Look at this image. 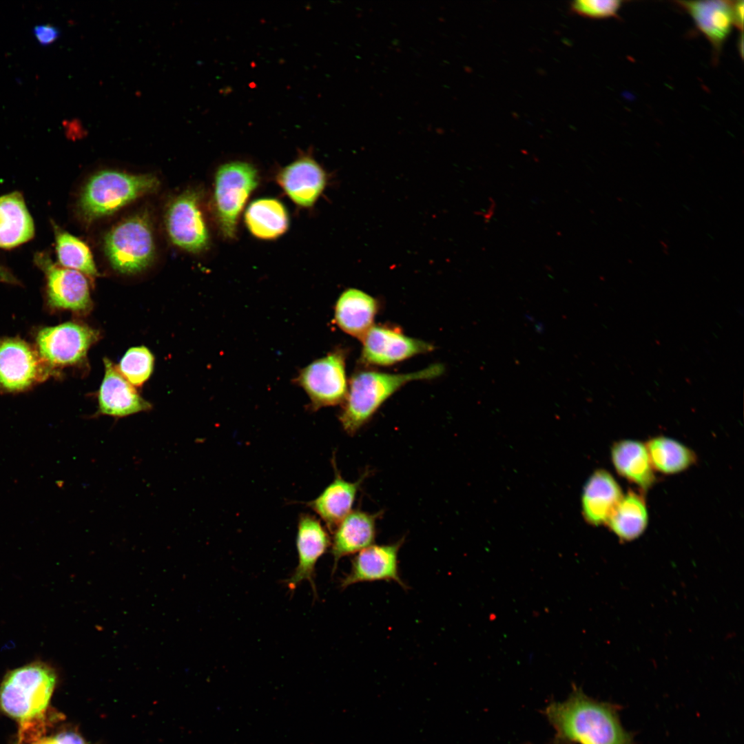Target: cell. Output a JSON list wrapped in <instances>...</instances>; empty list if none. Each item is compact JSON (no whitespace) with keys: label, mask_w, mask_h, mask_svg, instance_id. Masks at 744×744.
<instances>
[{"label":"cell","mask_w":744,"mask_h":744,"mask_svg":"<svg viewBox=\"0 0 744 744\" xmlns=\"http://www.w3.org/2000/svg\"><path fill=\"white\" fill-rule=\"evenodd\" d=\"M546 715L561 741L578 744H634L622 726L617 706L591 699L575 688L567 700L554 702Z\"/></svg>","instance_id":"obj_1"},{"label":"cell","mask_w":744,"mask_h":744,"mask_svg":"<svg viewBox=\"0 0 744 744\" xmlns=\"http://www.w3.org/2000/svg\"><path fill=\"white\" fill-rule=\"evenodd\" d=\"M53 668L34 661L8 672L0 685V711L23 729L44 716L56 683Z\"/></svg>","instance_id":"obj_3"},{"label":"cell","mask_w":744,"mask_h":744,"mask_svg":"<svg viewBox=\"0 0 744 744\" xmlns=\"http://www.w3.org/2000/svg\"><path fill=\"white\" fill-rule=\"evenodd\" d=\"M33 220L17 192L0 197V248L12 249L32 238Z\"/></svg>","instance_id":"obj_22"},{"label":"cell","mask_w":744,"mask_h":744,"mask_svg":"<svg viewBox=\"0 0 744 744\" xmlns=\"http://www.w3.org/2000/svg\"><path fill=\"white\" fill-rule=\"evenodd\" d=\"M50 369L29 344L19 338L0 339V389L16 393L45 379Z\"/></svg>","instance_id":"obj_10"},{"label":"cell","mask_w":744,"mask_h":744,"mask_svg":"<svg viewBox=\"0 0 744 744\" xmlns=\"http://www.w3.org/2000/svg\"><path fill=\"white\" fill-rule=\"evenodd\" d=\"M259 182L257 169L245 161H231L218 167L215 175L214 206L221 234L236 236L240 214Z\"/></svg>","instance_id":"obj_6"},{"label":"cell","mask_w":744,"mask_h":744,"mask_svg":"<svg viewBox=\"0 0 744 744\" xmlns=\"http://www.w3.org/2000/svg\"><path fill=\"white\" fill-rule=\"evenodd\" d=\"M296 544L298 565L286 581L287 586L292 592L302 581H307L316 596V567L320 558L331 546L328 531L315 516L302 514L298 519Z\"/></svg>","instance_id":"obj_12"},{"label":"cell","mask_w":744,"mask_h":744,"mask_svg":"<svg viewBox=\"0 0 744 744\" xmlns=\"http://www.w3.org/2000/svg\"><path fill=\"white\" fill-rule=\"evenodd\" d=\"M444 368L440 364L428 366L421 371L390 374L377 371H362L354 375L339 420L343 429L355 435L395 391L406 383L428 380L442 375Z\"/></svg>","instance_id":"obj_2"},{"label":"cell","mask_w":744,"mask_h":744,"mask_svg":"<svg viewBox=\"0 0 744 744\" xmlns=\"http://www.w3.org/2000/svg\"><path fill=\"white\" fill-rule=\"evenodd\" d=\"M153 364L154 357L147 348L134 347L122 358L118 371L132 385L140 386L149 377Z\"/></svg>","instance_id":"obj_28"},{"label":"cell","mask_w":744,"mask_h":744,"mask_svg":"<svg viewBox=\"0 0 744 744\" xmlns=\"http://www.w3.org/2000/svg\"><path fill=\"white\" fill-rule=\"evenodd\" d=\"M33 32L39 43L44 45L52 43L60 35L59 30L50 24L37 25Z\"/></svg>","instance_id":"obj_31"},{"label":"cell","mask_w":744,"mask_h":744,"mask_svg":"<svg viewBox=\"0 0 744 744\" xmlns=\"http://www.w3.org/2000/svg\"><path fill=\"white\" fill-rule=\"evenodd\" d=\"M404 539L394 543L371 545L355 554L349 572L342 579V590L360 582L394 581L407 589L400 577L398 554Z\"/></svg>","instance_id":"obj_13"},{"label":"cell","mask_w":744,"mask_h":744,"mask_svg":"<svg viewBox=\"0 0 744 744\" xmlns=\"http://www.w3.org/2000/svg\"><path fill=\"white\" fill-rule=\"evenodd\" d=\"M732 1H676L688 12L696 27L711 43L714 60H718L723 45L734 25Z\"/></svg>","instance_id":"obj_17"},{"label":"cell","mask_w":744,"mask_h":744,"mask_svg":"<svg viewBox=\"0 0 744 744\" xmlns=\"http://www.w3.org/2000/svg\"><path fill=\"white\" fill-rule=\"evenodd\" d=\"M623 497L615 479L606 471H596L586 482L581 503L585 519L590 524H606Z\"/></svg>","instance_id":"obj_20"},{"label":"cell","mask_w":744,"mask_h":744,"mask_svg":"<svg viewBox=\"0 0 744 744\" xmlns=\"http://www.w3.org/2000/svg\"><path fill=\"white\" fill-rule=\"evenodd\" d=\"M296 381L308 395L313 410L344 403L348 393L344 353L335 350L315 360L300 371Z\"/></svg>","instance_id":"obj_8"},{"label":"cell","mask_w":744,"mask_h":744,"mask_svg":"<svg viewBox=\"0 0 744 744\" xmlns=\"http://www.w3.org/2000/svg\"><path fill=\"white\" fill-rule=\"evenodd\" d=\"M648 520L643 496L634 490H629L623 495L606 524L621 540L631 541L643 533Z\"/></svg>","instance_id":"obj_25"},{"label":"cell","mask_w":744,"mask_h":744,"mask_svg":"<svg viewBox=\"0 0 744 744\" xmlns=\"http://www.w3.org/2000/svg\"><path fill=\"white\" fill-rule=\"evenodd\" d=\"M378 303L372 296L357 289H348L335 307L337 325L348 334L362 340L373 325Z\"/></svg>","instance_id":"obj_21"},{"label":"cell","mask_w":744,"mask_h":744,"mask_svg":"<svg viewBox=\"0 0 744 744\" xmlns=\"http://www.w3.org/2000/svg\"><path fill=\"white\" fill-rule=\"evenodd\" d=\"M28 744H87L79 734L72 731L60 732L56 735L37 739Z\"/></svg>","instance_id":"obj_30"},{"label":"cell","mask_w":744,"mask_h":744,"mask_svg":"<svg viewBox=\"0 0 744 744\" xmlns=\"http://www.w3.org/2000/svg\"><path fill=\"white\" fill-rule=\"evenodd\" d=\"M105 375L99 393V413L123 417L151 409V404L137 393L133 385L112 362L104 359Z\"/></svg>","instance_id":"obj_16"},{"label":"cell","mask_w":744,"mask_h":744,"mask_svg":"<svg viewBox=\"0 0 744 744\" xmlns=\"http://www.w3.org/2000/svg\"><path fill=\"white\" fill-rule=\"evenodd\" d=\"M165 223L169 236L177 247L192 253L208 247L209 231L198 191L188 189L177 196L167 210Z\"/></svg>","instance_id":"obj_9"},{"label":"cell","mask_w":744,"mask_h":744,"mask_svg":"<svg viewBox=\"0 0 744 744\" xmlns=\"http://www.w3.org/2000/svg\"><path fill=\"white\" fill-rule=\"evenodd\" d=\"M380 514L360 510L349 513L333 530L331 550L333 558L332 574L344 557L356 554L373 545L376 536V521Z\"/></svg>","instance_id":"obj_18"},{"label":"cell","mask_w":744,"mask_h":744,"mask_svg":"<svg viewBox=\"0 0 744 744\" xmlns=\"http://www.w3.org/2000/svg\"><path fill=\"white\" fill-rule=\"evenodd\" d=\"M334 467L333 480L316 499L307 503V506L323 521L330 532H333L352 511L358 489L366 474L364 473L356 482H349L340 475L335 463Z\"/></svg>","instance_id":"obj_19"},{"label":"cell","mask_w":744,"mask_h":744,"mask_svg":"<svg viewBox=\"0 0 744 744\" xmlns=\"http://www.w3.org/2000/svg\"><path fill=\"white\" fill-rule=\"evenodd\" d=\"M159 185L158 178L152 174H134L112 169L98 172L88 179L81 193L80 214L85 222H93L154 192Z\"/></svg>","instance_id":"obj_4"},{"label":"cell","mask_w":744,"mask_h":744,"mask_svg":"<svg viewBox=\"0 0 744 744\" xmlns=\"http://www.w3.org/2000/svg\"><path fill=\"white\" fill-rule=\"evenodd\" d=\"M0 281L10 284L17 282L14 277L1 265H0Z\"/></svg>","instance_id":"obj_33"},{"label":"cell","mask_w":744,"mask_h":744,"mask_svg":"<svg viewBox=\"0 0 744 744\" xmlns=\"http://www.w3.org/2000/svg\"><path fill=\"white\" fill-rule=\"evenodd\" d=\"M149 215L138 212L112 227L104 238L105 255L114 269L133 274L153 261L155 243Z\"/></svg>","instance_id":"obj_5"},{"label":"cell","mask_w":744,"mask_h":744,"mask_svg":"<svg viewBox=\"0 0 744 744\" xmlns=\"http://www.w3.org/2000/svg\"><path fill=\"white\" fill-rule=\"evenodd\" d=\"M249 231L260 239L271 240L282 235L289 227V216L283 204L274 198L253 201L245 214Z\"/></svg>","instance_id":"obj_24"},{"label":"cell","mask_w":744,"mask_h":744,"mask_svg":"<svg viewBox=\"0 0 744 744\" xmlns=\"http://www.w3.org/2000/svg\"><path fill=\"white\" fill-rule=\"evenodd\" d=\"M611 457L617 472L643 490L650 488L656 477L645 445L633 440H621L612 447Z\"/></svg>","instance_id":"obj_23"},{"label":"cell","mask_w":744,"mask_h":744,"mask_svg":"<svg viewBox=\"0 0 744 744\" xmlns=\"http://www.w3.org/2000/svg\"><path fill=\"white\" fill-rule=\"evenodd\" d=\"M55 231L56 251L58 261L63 267L78 271L94 278L98 276L97 269L87 245L56 227Z\"/></svg>","instance_id":"obj_27"},{"label":"cell","mask_w":744,"mask_h":744,"mask_svg":"<svg viewBox=\"0 0 744 744\" xmlns=\"http://www.w3.org/2000/svg\"><path fill=\"white\" fill-rule=\"evenodd\" d=\"M362 340L361 361L378 366L391 365L433 349L427 342L382 326H372Z\"/></svg>","instance_id":"obj_14"},{"label":"cell","mask_w":744,"mask_h":744,"mask_svg":"<svg viewBox=\"0 0 744 744\" xmlns=\"http://www.w3.org/2000/svg\"><path fill=\"white\" fill-rule=\"evenodd\" d=\"M276 180L296 205L309 207L324 191L327 177L316 160L304 154L282 168L277 174Z\"/></svg>","instance_id":"obj_15"},{"label":"cell","mask_w":744,"mask_h":744,"mask_svg":"<svg viewBox=\"0 0 744 744\" xmlns=\"http://www.w3.org/2000/svg\"><path fill=\"white\" fill-rule=\"evenodd\" d=\"M35 260L45 273L48 300L52 307L77 312L91 308L89 284L83 273L54 263L45 254H38Z\"/></svg>","instance_id":"obj_11"},{"label":"cell","mask_w":744,"mask_h":744,"mask_svg":"<svg viewBox=\"0 0 744 744\" xmlns=\"http://www.w3.org/2000/svg\"><path fill=\"white\" fill-rule=\"evenodd\" d=\"M731 8L734 26L742 31L743 28V0L732 1Z\"/></svg>","instance_id":"obj_32"},{"label":"cell","mask_w":744,"mask_h":744,"mask_svg":"<svg viewBox=\"0 0 744 744\" xmlns=\"http://www.w3.org/2000/svg\"><path fill=\"white\" fill-rule=\"evenodd\" d=\"M645 447L653 468L664 474L681 472L696 460L694 451L669 437H653L648 441Z\"/></svg>","instance_id":"obj_26"},{"label":"cell","mask_w":744,"mask_h":744,"mask_svg":"<svg viewBox=\"0 0 744 744\" xmlns=\"http://www.w3.org/2000/svg\"><path fill=\"white\" fill-rule=\"evenodd\" d=\"M622 4L620 0H577L571 3L570 8L583 17L606 19L618 17Z\"/></svg>","instance_id":"obj_29"},{"label":"cell","mask_w":744,"mask_h":744,"mask_svg":"<svg viewBox=\"0 0 744 744\" xmlns=\"http://www.w3.org/2000/svg\"><path fill=\"white\" fill-rule=\"evenodd\" d=\"M99 336L89 326L69 322L41 329L36 341L41 358L52 369L81 362Z\"/></svg>","instance_id":"obj_7"}]
</instances>
